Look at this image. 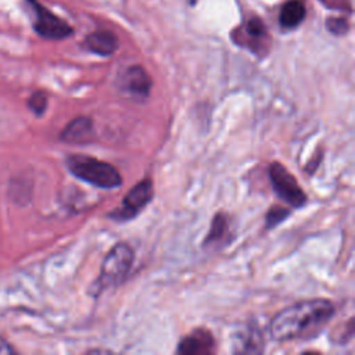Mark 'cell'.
<instances>
[{"instance_id":"1","label":"cell","mask_w":355,"mask_h":355,"mask_svg":"<svg viewBox=\"0 0 355 355\" xmlns=\"http://www.w3.org/2000/svg\"><path fill=\"white\" fill-rule=\"evenodd\" d=\"M334 305L329 300L316 298L295 302L273 316L269 333L275 341L311 338L329 323Z\"/></svg>"},{"instance_id":"2","label":"cell","mask_w":355,"mask_h":355,"mask_svg":"<svg viewBox=\"0 0 355 355\" xmlns=\"http://www.w3.org/2000/svg\"><path fill=\"white\" fill-rule=\"evenodd\" d=\"M67 166L78 179L98 189L110 190L122 184V176L115 166L90 155H69Z\"/></svg>"},{"instance_id":"3","label":"cell","mask_w":355,"mask_h":355,"mask_svg":"<svg viewBox=\"0 0 355 355\" xmlns=\"http://www.w3.org/2000/svg\"><path fill=\"white\" fill-rule=\"evenodd\" d=\"M133 259H135L133 250L130 248L129 244L126 243L115 244L103 261L100 275L94 282V284L92 286V290H90L92 294L97 297L103 291L119 286L129 275Z\"/></svg>"},{"instance_id":"4","label":"cell","mask_w":355,"mask_h":355,"mask_svg":"<svg viewBox=\"0 0 355 355\" xmlns=\"http://www.w3.org/2000/svg\"><path fill=\"white\" fill-rule=\"evenodd\" d=\"M269 178L272 187L280 200L294 208H300L306 202V194L298 184L297 179L280 162L270 164Z\"/></svg>"},{"instance_id":"5","label":"cell","mask_w":355,"mask_h":355,"mask_svg":"<svg viewBox=\"0 0 355 355\" xmlns=\"http://www.w3.org/2000/svg\"><path fill=\"white\" fill-rule=\"evenodd\" d=\"M154 197V186L150 179H143L136 183L123 197L119 208L110 214L116 222H126L135 218L141 209H144Z\"/></svg>"},{"instance_id":"6","label":"cell","mask_w":355,"mask_h":355,"mask_svg":"<svg viewBox=\"0 0 355 355\" xmlns=\"http://www.w3.org/2000/svg\"><path fill=\"white\" fill-rule=\"evenodd\" d=\"M35 12V29L46 39H64L72 35V28L36 0H29Z\"/></svg>"},{"instance_id":"7","label":"cell","mask_w":355,"mask_h":355,"mask_svg":"<svg viewBox=\"0 0 355 355\" xmlns=\"http://www.w3.org/2000/svg\"><path fill=\"white\" fill-rule=\"evenodd\" d=\"M153 80L140 65L129 67L121 76V89L135 101H143L148 97Z\"/></svg>"},{"instance_id":"8","label":"cell","mask_w":355,"mask_h":355,"mask_svg":"<svg viewBox=\"0 0 355 355\" xmlns=\"http://www.w3.org/2000/svg\"><path fill=\"white\" fill-rule=\"evenodd\" d=\"M93 121L87 116H79L71 121L61 133V139L72 144H85L93 139Z\"/></svg>"},{"instance_id":"9","label":"cell","mask_w":355,"mask_h":355,"mask_svg":"<svg viewBox=\"0 0 355 355\" xmlns=\"http://www.w3.org/2000/svg\"><path fill=\"white\" fill-rule=\"evenodd\" d=\"M214 347V338L211 333L205 330H197L193 334L186 336L184 338L180 340L176 352L178 354H207Z\"/></svg>"},{"instance_id":"10","label":"cell","mask_w":355,"mask_h":355,"mask_svg":"<svg viewBox=\"0 0 355 355\" xmlns=\"http://www.w3.org/2000/svg\"><path fill=\"white\" fill-rule=\"evenodd\" d=\"M83 44L89 51L107 57L118 49V39L108 31H97L86 36Z\"/></svg>"},{"instance_id":"11","label":"cell","mask_w":355,"mask_h":355,"mask_svg":"<svg viewBox=\"0 0 355 355\" xmlns=\"http://www.w3.org/2000/svg\"><path fill=\"white\" fill-rule=\"evenodd\" d=\"M305 6L300 0H288L280 10V25L286 29H293L298 26L305 18Z\"/></svg>"},{"instance_id":"12","label":"cell","mask_w":355,"mask_h":355,"mask_svg":"<svg viewBox=\"0 0 355 355\" xmlns=\"http://www.w3.org/2000/svg\"><path fill=\"white\" fill-rule=\"evenodd\" d=\"M226 234H227V219L222 212H219L214 216V219L211 222V227L204 240V245L205 247L220 245V243L223 241Z\"/></svg>"},{"instance_id":"13","label":"cell","mask_w":355,"mask_h":355,"mask_svg":"<svg viewBox=\"0 0 355 355\" xmlns=\"http://www.w3.org/2000/svg\"><path fill=\"white\" fill-rule=\"evenodd\" d=\"M290 215L288 208L284 207H272L265 216V226L266 229H273L275 226H277L279 223H282L287 216Z\"/></svg>"},{"instance_id":"14","label":"cell","mask_w":355,"mask_h":355,"mask_svg":"<svg viewBox=\"0 0 355 355\" xmlns=\"http://www.w3.org/2000/svg\"><path fill=\"white\" fill-rule=\"evenodd\" d=\"M326 28L330 33L341 36L348 32L349 24L347 21V18H344V17H330L326 21Z\"/></svg>"},{"instance_id":"15","label":"cell","mask_w":355,"mask_h":355,"mask_svg":"<svg viewBox=\"0 0 355 355\" xmlns=\"http://www.w3.org/2000/svg\"><path fill=\"white\" fill-rule=\"evenodd\" d=\"M245 32H247V35H248L250 37H252V39H261V37L265 36L266 28H265L262 19H259V18L255 17V18H251V19L247 22V25H245Z\"/></svg>"},{"instance_id":"16","label":"cell","mask_w":355,"mask_h":355,"mask_svg":"<svg viewBox=\"0 0 355 355\" xmlns=\"http://www.w3.org/2000/svg\"><path fill=\"white\" fill-rule=\"evenodd\" d=\"M29 107L35 114H37V115L43 114L47 107V96L43 92L33 93L29 98Z\"/></svg>"},{"instance_id":"17","label":"cell","mask_w":355,"mask_h":355,"mask_svg":"<svg viewBox=\"0 0 355 355\" xmlns=\"http://www.w3.org/2000/svg\"><path fill=\"white\" fill-rule=\"evenodd\" d=\"M319 1H322L329 8L351 11V1L349 0H319Z\"/></svg>"},{"instance_id":"18","label":"cell","mask_w":355,"mask_h":355,"mask_svg":"<svg viewBox=\"0 0 355 355\" xmlns=\"http://www.w3.org/2000/svg\"><path fill=\"white\" fill-rule=\"evenodd\" d=\"M0 352H11V348L7 345V343L0 340Z\"/></svg>"}]
</instances>
